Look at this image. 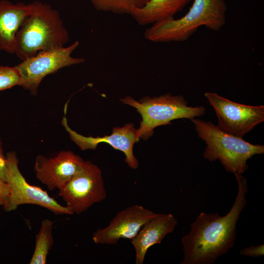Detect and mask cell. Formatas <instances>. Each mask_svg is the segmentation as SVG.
<instances>
[{
  "mask_svg": "<svg viewBox=\"0 0 264 264\" xmlns=\"http://www.w3.org/2000/svg\"><path fill=\"white\" fill-rule=\"evenodd\" d=\"M238 191L229 212L224 216L217 213L201 212L190 224L189 232L181 239L184 257L181 264H213L233 247L236 225L246 205L248 187L242 175L235 174Z\"/></svg>",
  "mask_w": 264,
  "mask_h": 264,
  "instance_id": "cell-1",
  "label": "cell"
},
{
  "mask_svg": "<svg viewBox=\"0 0 264 264\" xmlns=\"http://www.w3.org/2000/svg\"><path fill=\"white\" fill-rule=\"evenodd\" d=\"M35 2L34 10L22 22L15 36L14 53L22 61L64 47L69 39L58 11L46 3Z\"/></svg>",
  "mask_w": 264,
  "mask_h": 264,
  "instance_id": "cell-2",
  "label": "cell"
},
{
  "mask_svg": "<svg viewBox=\"0 0 264 264\" xmlns=\"http://www.w3.org/2000/svg\"><path fill=\"white\" fill-rule=\"evenodd\" d=\"M227 10L224 0H194L184 16L152 24L145 30L144 37L154 43L181 42L188 40L202 26L217 31L225 23Z\"/></svg>",
  "mask_w": 264,
  "mask_h": 264,
  "instance_id": "cell-3",
  "label": "cell"
},
{
  "mask_svg": "<svg viewBox=\"0 0 264 264\" xmlns=\"http://www.w3.org/2000/svg\"><path fill=\"white\" fill-rule=\"evenodd\" d=\"M190 120L198 137L206 144L203 157L209 161L220 160L228 172L242 175L248 168V159L264 153V145L253 144L227 133L210 121Z\"/></svg>",
  "mask_w": 264,
  "mask_h": 264,
  "instance_id": "cell-4",
  "label": "cell"
},
{
  "mask_svg": "<svg viewBox=\"0 0 264 264\" xmlns=\"http://www.w3.org/2000/svg\"><path fill=\"white\" fill-rule=\"evenodd\" d=\"M124 104L135 108L141 115L140 127L136 129V139H148L158 126L170 124L171 121L200 117L205 112L203 106L191 107L182 95H173L170 93L158 97L146 96L137 101L130 96L120 100Z\"/></svg>",
  "mask_w": 264,
  "mask_h": 264,
  "instance_id": "cell-5",
  "label": "cell"
},
{
  "mask_svg": "<svg viewBox=\"0 0 264 264\" xmlns=\"http://www.w3.org/2000/svg\"><path fill=\"white\" fill-rule=\"evenodd\" d=\"M58 195L72 214H81L102 201L107 193L100 168L84 160L76 174L59 190Z\"/></svg>",
  "mask_w": 264,
  "mask_h": 264,
  "instance_id": "cell-6",
  "label": "cell"
},
{
  "mask_svg": "<svg viewBox=\"0 0 264 264\" xmlns=\"http://www.w3.org/2000/svg\"><path fill=\"white\" fill-rule=\"evenodd\" d=\"M79 44V42L76 41L69 46L41 51L22 61L15 66L21 76L20 86L36 95L41 82L46 76L64 67L84 62V58L71 56Z\"/></svg>",
  "mask_w": 264,
  "mask_h": 264,
  "instance_id": "cell-7",
  "label": "cell"
},
{
  "mask_svg": "<svg viewBox=\"0 0 264 264\" xmlns=\"http://www.w3.org/2000/svg\"><path fill=\"white\" fill-rule=\"evenodd\" d=\"M223 132L242 138L264 121V106H250L234 102L214 92L204 94Z\"/></svg>",
  "mask_w": 264,
  "mask_h": 264,
  "instance_id": "cell-8",
  "label": "cell"
},
{
  "mask_svg": "<svg viewBox=\"0 0 264 264\" xmlns=\"http://www.w3.org/2000/svg\"><path fill=\"white\" fill-rule=\"evenodd\" d=\"M6 182L10 189V199L7 212L16 210L23 204L37 205L57 215H72L66 207L58 203L46 191L27 182L19 168V160L14 152L6 154Z\"/></svg>",
  "mask_w": 264,
  "mask_h": 264,
  "instance_id": "cell-9",
  "label": "cell"
},
{
  "mask_svg": "<svg viewBox=\"0 0 264 264\" xmlns=\"http://www.w3.org/2000/svg\"><path fill=\"white\" fill-rule=\"evenodd\" d=\"M157 214L141 205L129 206L118 212L108 225L97 229L93 234L92 241L97 244H114L120 239L131 240Z\"/></svg>",
  "mask_w": 264,
  "mask_h": 264,
  "instance_id": "cell-10",
  "label": "cell"
},
{
  "mask_svg": "<svg viewBox=\"0 0 264 264\" xmlns=\"http://www.w3.org/2000/svg\"><path fill=\"white\" fill-rule=\"evenodd\" d=\"M83 161L72 152L63 151L53 157L38 155L34 170L36 178L49 190H60L76 174Z\"/></svg>",
  "mask_w": 264,
  "mask_h": 264,
  "instance_id": "cell-11",
  "label": "cell"
},
{
  "mask_svg": "<svg viewBox=\"0 0 264 264\" xmlns=\"http://www.w3.org/2000/svg\"><path fill=\"white\" fill-rule=\"evenodd\" d=\"M64 118V124L70 134V137L82 150L95 149L102 142L110 145L114 149L122 152L125 156V161L132 169H136L139 162L133 154V147L136 139V129L132 123L126 124L122 127L114 128L112 132L103 137H85L72 131Z\"/></svg>",
  "mask_w": 264,
  "mask_h": 264,
  "instance_id": "cell-12",
  "label": "cell"
},
{
  "mask_svg": "<svg viewBox=\"0 0 264 264\" xmlns=\"http://www.w3.org/2000/svg\"><path fill=\"white\" fill-rule=\"evenodd\" d=\"M177 223V219L171 213H157L147 221L131 240L135 253V263L142 264L148 249L160 243L167 235L174 231Z\"/></svg>",
  "mask_w": 264,
  "mask_h": 264,
  "instance_id": "cell-13",
  "label": "cell"
},
{
  "mask_svg": "<svg viewBox=\"0 0 264 264\" xmlns=\"http://www.w3.org/2000/svg\"><path fill=\"white\" fill-rule=\"evenodd\" d=\"M35 6V2L26 4L0 1V50L14 53L16 33L22 22L32 12Z\"/></svg>",
  "mask_w": 264,
  "mask_h": 264,
  "instance_id": "cell-14",
  "label": "cell"
},
{
  "mask_svg": "<svg viewBox=\"0 0 264 264\" xmlns=\"http://www.w3.org/2000/svg\"><path fill=\"white\" fill-rule=\"evenodd\" d=\"M192 0H148L142 7L134 8L131 15L140 25L152 24L174 16Z\"/></svg>",
  "mask_w": 264,
  "mask_h": 264,
  "instance_id": "cell-15",
  "label": "cell"
},
{
  "mask_svg": "<svg viewBox=\"0 0 264 264\" xmlns=\"http://www.w3.org/2000/svg\"><path fill=\"white\" fill-rule=\"evenodd\" d=\"M53 222L46 219L42 220L39 231L36 236L34 252L30 264H45L49 251L53 244Z\"/></svg>",
  "mask_w": 264,
  "mask_h": 264,
  "instance_id": "cell-16",
  "label": "cell"
},
{
  "mask_svg": "<svg viewBox=\"0 0 264 264\" xmlns=\"http://www.w3.org/2000/svg\"><path fill=\"white\" fill-rule=\"evenodd\" d=\"M98 11L131 15L133 9L142 7L148 0H88Z\"/></svg>",
  "mask_w": 264,
  "mask_h": 264,
  "instance_id": "cell-17",
  "label": "cell"
},
{
  "mask_svg": "<svg viewBox=\"0 0 264 264\" xmlns=\"http://www.w3.org/2000/svg\"><path fill=\"white\" fill-rule=\"evenodd\" d=\"M21 82L20 74L15 66H0V90L20 86Z\"/></svg>",
  "mask_w": 264,
  "mask_h": 264,
  "instance_id": "cell-18",
  "label": "cell"
},
{
  "mask_svg": "<svg viewBox=\"0 0 264 264\" xmlns=\"http://www.w3.org/2000/svg\"><path fill=\"white\" fill-rule=\"evenodd\" d=\"M10 189L7 182L0 179V205L7 212L9 199Z\"/></svg>",
  "mask_w": 264,
  "mask_h": 264,
  "instance_id": "cell-19",
  "label": "cell"
},
{
  "mask_svg": "<svg viewBox=\"0 0 264 264\" xmlns=\"http://www.w3.org/2000/svg\"><path fill=\"white\" fill-rule=\"evenodd\" d=\"M240 254L245 256L253 258L261 257L264 254V245L261 244L258 246H249L244 247L240 251Z\"/></svg>",
  "mask_w": 264,
  "mask_h": 264,
  "instance_id": "cell-20",
  "label": "cell"
},
{
  "mask_svg": "<svg viewBox=\"0 0 264 264\" xmlns=\"http://www.w3.org/2000/svg\"><path fill=\"white\" fill-rule=\"evenodd\" d=\"M7 164L6 156L4 154L2 143L0 139V179L6 182L7 175Z\"/></svg>",
  "mask_w": 264,
  "mask_h": 264,
  "instance_id": "cell-21",
  "label": "cell"
}]
</instances>
